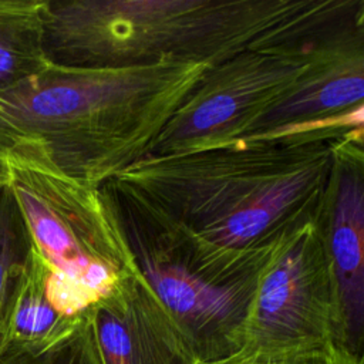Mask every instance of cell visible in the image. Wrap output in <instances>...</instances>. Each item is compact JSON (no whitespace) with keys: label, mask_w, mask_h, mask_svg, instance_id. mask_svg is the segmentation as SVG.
Returning a JSON list of instances; mask_svg holds the SVG:
<instances>
[{"label":"cell","mask_w":364,"mask_h":364,"mask_svg":"<svg viewBox=\"0 0 364 364\" xmlns=\"http://www.w3.org/2000/svg\"><path fill=\"white\" fill-rule=\"evenodd\" d=\"M328 196V193H327ZM326 206L286 229L256 283L240 353L276 355L338 344L343 327L326 237Z\"/></svg>","instance_id":"cell-6"},{"label":"cell","mask_w":364,"mask_h":364,"mask_svg":"<svg viewBox=\"0 0 364 364\" xmlns=\"http://www.w3.org/2000/svg\"><path fill=\"white\" fill-rule=\"evenodd\" d=\"M326 37L250 48L206 68L148 156L192 152L243 138L262 114L297 85Z\"/></svg>","instance_id":"cell-7"},{"label":"cell","mask_w":364,"mask_h":364,"mask_svg":"<svg viewBox=\"0 0 364 364\" xmlns=\"http://www.w3.org/2000/svg\"><path fill=\"white\" fill-rule=\"evenodd\" d=\"M31 250V239L17 202L4 182L0 188V357L7 347V314L14 287Z\"/></svg>","instance_id":"cell-13"},{"label":"cell","mask_w":364,"mask_h":364,"mask_svg":"<svg viewBox=\"0 0 364 364\" xmlns=\"http://www.w3.org/2000/svg\"><path fill=\"white\" fill-rule=\"evenodd\" d=\"M47 270V263L31 242L26 267L18 277L9 307L7 346L31 347L50 343L68 331L80 317L64 318L51 307L44 293Z\"/></svg>","instance_id":"cell-11"},{"label":"cell","mask_w":364,"mask_h":364,"mask_svg":"<svg viewBox=\"0 0 364 364\" xmlns=\"http://www.w3.org/2000/svg\"><path fill=\"white\" fill-rule=\"evenodd\" d=\"M88 316L104 364H198L186 337L138 269Z\"/></svg>","instance_id":"cell-10"},{"label":"cell","mask_w":364,"mask_h":364,"mask_svg":"<svg viewBox=\"0 0 364 364\" xmlns=\"http://www.w3.org/2000/svg\"><path fill=\"white\" fill-rule=\"evenodd\" d=\"M363 98L364 27L358 18L320 43L311 67L297 85L262 114L243 138L343 119L364 107Z\"/></svg>","instance_id":"cell-8"},{"label":"cell","mask_w":364,"mask_h":364,"mask_svg":"<svg viewBox=\"0 0 364 364\" xmlns=\"http://www.w3.org/2000/svg\"><path fill=\"white\" fill-rule=\"evenodd\" d=\"M4 182H6V169H4V164H3V159L0 155V188L4 185Z\"/></svg>","instance_id":"cell-16"},{"label":"cell","mask_w":364,"mask_h":364,"mask_svg":"<svg viewBox=\"0 0 364 364\" xmlns=\"http://www.w3.org/2000/svg\"><path fill=\"white\" fill-rule=\"evenodd\" d=\"M216 364H364V358H358L338 344L326 347L276 354L230 358Z\"/></svg>","instance_id":"cell-15"},{"label":"cell","mask_w":364,"mask_h":364,"mask_svg":"<svg viewBox=\"0 0 364 364\" xmlns=\"http://www.w3.org/2000/svg\"><path fill=\"white\" fill-rule=\"evenodd\" d=\"M33 246L47 263L44 293L64 318H75L136 272L104 188L80 183L27 145L0 152Z\"/></svg>","instance_id":"cell-4"},{"label":"cell","mask_w":364,"mask_h":364,"mask_svg":"<svg viewBox=\"0 0 364 364\" xmlns=\"http://www.w3.org/2000/svg\"><path fill=\"white\" fill-rule=\"evenodd\" d=\"M363 13V0H47L43 43L48 61L70 67H213L318 40Z\"/></svg>","instance_id":"cell-2"},{"label":"cell","mask_w":364,"mask_h":364,"mask_svg":"<svg viewBox=\"0 0 364 364\" xmlns=\"http://www.w3.org/2000/svg\"><path fill=\"white\" fill-rule=\"evenodd\" d=\"M206 68L179 61L127 67L48 61L0 91V152L28 145L68 178L101 188L149 155Z\"/></svg>","instance_id":"cell-3"},{"label":"cell","mask_w":364,"mask_h":364,"mask_svg":"<svg viewBox=\"0 0 364 364\" xmlns=\"http://www.w3.org/2000/svg\"><path fill=\"white\" fill-rule=\"evenodd\" d=\"M363 168V135L340 141L326 206V237L341 314L343 347L358 358H364Z\"/></svg>","instance_id":"cell-9"},{"label":"cell","mask_w":364,"mask_h":364,"mask_svg":"<svg viewBox=\"0 0 364 364\" xmlns=\"http://www.w3.org/2000/svg\"><path fill=\"white\" fill-rule=\"evenodd\" d=\"M107 193L139 274L186 337L196 363L236 357L259 272L276 239L233 256L205 253L124 193Z\"/></svg>","instance_id":"cell-5"},{"label":"cell","mask_w":364,"mask_h":364,"mask_svg":"<svg viewBox=\"0 0 364 364\" xmlns=\"http://www.w3.org/2000/svg\"><path fill=\"white\" fill-rule=\"evenodd\" d=\"M363 128L264 132L146 156L111 181L193 246L236 255L276 239L326 202L336 148Z\"/></svg>","instance_id":"cell-1"},{"label":"cell","mask_w":364,"mask_h":364,"mask_svg":"<svg viewBox=\"0 0 364 364\" xmlns=\"http://www.w3.org/2000/svg\"><path fill=\"white\" fill-rule=\"evenodd\" d=\"M0 364H104L98 351L88 311L73 327L50 343L20 347L7 346Z\"/></svg>","instance_id":"cell-14"},{"label":"cell","mask_w":364,"mask_h":364,"mask_svg":"<svg viewBox=\"0 0 364 364\" xmlns=\"http://www.w3.org/2000/svg\"><path fill=\"white\" fill-rule=\"evenodd\" d=\"M46 1L0 0V91L48 63L43 43Z\"/></svg>","instance_id":"cell-12"}]
</instances>
